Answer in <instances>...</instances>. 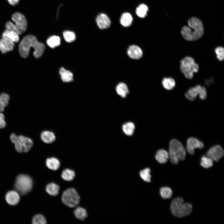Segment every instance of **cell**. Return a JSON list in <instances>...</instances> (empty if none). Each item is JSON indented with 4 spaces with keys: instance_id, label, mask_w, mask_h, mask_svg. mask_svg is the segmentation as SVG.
Returning a JSON list of instances; mask_svg holds the SVG:
<instances>
[{
    "instance_id": "obj_3",
    "label": "cell",
    "mask_w": 224,
    "mask_h": 224,
    "mask_svg": "<svg viewBox=\"0 0 224 224\" xmlns=\"http://www.w3.org/2000/svg\"><path fill=\"white\" fill-rule=\"evenodd\" d=\"M186 151L181 143L177 139L171 140L169 143V157L171 162L177 164L179 160H184L186 157Z\"/></svg>"
},
{
    "instance_id": "obj_20",
    "label": "cell",
    "mask_w": 224,
    "mask_h": 224,
    "mask_svg": "<svg viewBox=\"0 0 224 224\" xmlns=\"http://www.w3.org/2000/svg\"><path fill=\"white\" fill-rule=\"evenodd\" d=\"M133 21V18L131 15L127 12L123 13L120 19L121 24L125 27L130 26L132 24Z\"/></svg>"
},
{
    "instance_id": "obj_21",
    "label": "cell",
    "mask_w": 224,
    "mask_h": 224,
    "mask_svg": "<svg viewBox=\"0 0 224 224\" xmlns=\"http://www.w3.org/2000/svg\"><path fill=\"white\" fill-rule=\"evenodd\" d=\"M47 166L50 169L56 170L59 168L60 163L59 160L54 157L47 158L46 161Z\"/></svg>"
},
{
    "instance_id": "obj_37",
    "label": "cell",
    "mask_w": 224,
    "mask_h": 224,
    "mask_svg": "<svg viewBox=\"0 0 224 224\" xmlns=\"http://www.w3.org/2000/svg\"><path fill=\"white\" fill-rule=\"evenodd\" d=\"M46 223V219L40 214L35 215L32 219V223L33 224H45Z\"/></svg>"
},
{
    "instance_id": "obj_22",
    "label": "cell",
    "mask_w": 224,
    "mask_h": 224,
    "mask_svg": "<svg viewBox=\"0 0 224 224\" xmlns=\"http://www.w3.org/2000/svg\"><path fill=\"white\" fill-rule=\"evenodd\" d=\"M59 72L61 78L63 82H70L73 80V75L70 71L61 68L59 69Z\"/></svg>"
},
{
    "instance_id": "obj_36",
    "label": "cell",
    "mask_w": 224,
    "mask_h": 224,
    "mask_svg": "<svg viewBox=\"0 0 224 224\" xmlns=\"http://www.w3.org/2000/svg\"><path fill=\"white\" fill-rule=\"evenodd\" d=\"M63 38L66 41L70 43L74 41L76 39L75 34L73 32L66 30L63 33Z\"/></svg>"
},
{
    "instance_id": "obj_1",
    "label": "cell",
    "mask_w": 224,
    "mask_h": 224,
    "mask_svg": "<svg viewBox=\"0 0 224 224\" xmlns=\"http://www.w3.org/2000/svg\"><path fill=\"white\" fill-rule=\"evenodd\" d=\"M31 48L34 49L33 55L37 58L41 56L45 49L44 44L38 41L35 36L28 35L24 36L19 44V52L20 55L24 58H27Z\"/></svg>"
},
{
    "instance_id": "obj_39",
    "label": "cell",
    "mask_w": 224,
    "mask_h": 224,
    "mask_svg": "<svg viewBox=\"0 0 224 224\" xmlns=\"http://www.w3.org/2000/svg\"><path fill=\"white\" fill-rule=\"evenodd\" d=\"M199 96V98L202 100H205L207 98V92L206 88L201 86L200 88Z\"/></svg>"
},
{
    "instance_id": "obj_41",
    "label": "cell",
    "mask_w": 224,
    "mask_h": 224,
    "mask_svg": "<svg viewBox=\"0 0 224 224\" xmlns=\"http://www.w3.org/2000/svg\"><path fill=\"white\" fill-rule=\"evenodd\" d=\"M20 0H7L8 2L11 5L14 6L17 4Z\"/></svg>"
},
{
    "instance_id": "obj_18",
    "label": "cell",
    "mask_w": 224,
    "mask_h": 224,
    "mask_svg": "<svg viewBox=\"0 0 224 224\" xmlns=\"http://www.w3.org/2000/svg\"><path fill=\"white\" fill-rule=\"evenodd\" d=\"M201 86L197 85L190 88L185 93V97L190 101L195 100L197 95H199Z\"/></svg>"
},
{
    "instance_id": "obj_13",
    "label": "cell",
    "mask_w": 224,
    "mask_h": 224,
    "mask_svg": "<svg viewBox=\"0 0 224 224\" xmlns=\"http://www.w3.org/2000/svg\"><path fill=\"white\" fill-rule=\"evenodd\" d=\"M19 193L16 191L11 190L8 191L5 195V199L7 202L11 205L17 204L20 200Z\"/></svg>"
},
{
    "instance_id": "obj_8",
    "label": "cell",
    "mask_w": 224,
    "mask_h": 224,
    "mask_svg": "<svg viewBox=\"0 0 224 224\" xmlns=\"http://www.w3.org/2000/svg\"><path fill=\"white\" fill-rule=\"evenodd\" d=\"M80 197L75 189L70 188L63 192L62 200L63 202L69 207L73 208L79 203Z\"/></svg>"
},
{
    "instance_id": "obj_6",
    "label": "cell",
    "mask_w": 224,
    "mask_h": 224,
    "mask_svg": "<svg viewBox=\"0 0 224 224\" xmlns=\"http://www.w3.org/2000/svg\"><path fill=\"white\" fill-rule=\"evenodd\" d=\"M180 69L186 78L191 79L194 77V73L198 72L199 67L192 58L187 56L180 61Z\"/></svg>"
},
{
    "instance_id": "obj_40",
    "label": "cell",
    "mask_w": 224,
    "mask_h": 224,
    "mask_svg": "<svg viewBox=\"0 0 224 224\" xmlns=\"http://www.w3.org/2000/svg\"><path fill=\"white\" fill-rule=\"evenodd\" d=\"M7 125L5 116L2 112H0V129L5 128Z\"/></svg>"
},
{
    "instance_id": "obj_30",
    "label": "cell",
    "mask_w": 224,
    "mask_h": 224,
    "mask_svg": "<svg viewBox=\"0 0 224 224\" xmlns=\"http://www.w3.org/2000/svg\"><path fill=\"white\" fill-rule=\"evenodd\" d=\"M75 175V173L73 170L69 169H66L62 171L61 177L66 181H70L74 179Z\"/></svg>"
},
{
    "instance_id": "obj_34",
    "label": "cell",
    "mask_w": 224,
    "mask_h": 224,
    "mask_svg": "<svg viewBox=\"0 0 224 224\" xmlns=\"http://www.w3.org/2000/svg\"><path fill=\"white\" fill-rule=\"evenodd\" d=\"M160 194L163 198L169 199L172 197V191L171 189L168 187H162L160 189Z\"/></svg>"
},
{
    "instance_id": "obj_26",
    "label": "cell",
    "mask_w": 224,
    "mask_h": 224,
    "mask_svg": "<svg viewBox=\"0 0 224 224\" xmlns=\"http://www.w3.org/2000/svg\"><path fill=\"white\" fill-rule=\"evenodd\" d=\"M10 100L9 95L5 93L0 94V112H3L9 104Z\"/></svg>"
},
{
    "instance_id": "obj_32",
    "label": "cell",
    "mask_w": 224,
    "mask_h": 224,
    "mask_svg": "<svg viewBox=\"0 0 224 224\" xmlns=\"http://www.w3.org/2000/svg\"><path fill=\"white\" fill-rule=\"evenodd\" d=\"M74 214L76 217L80 220H83L87 217L86 210L81 207H77L74 211Z\"/></svg>"
},
{
    "instance_id": "obj_24",
    "label": "cell",
    "mask_w": 224,
    "mask_h": 224,
    "mask_svg": "<svg viewBox=\"0 0 224 224\" xmlns=\"http://www.w3.org/2000/svg\"><path fill=\"white\" fill-rule=\"evenodd\" d=\"M116 90L118 94L123 98L125 97L129 92L127 86L123 82L119 83L117 85Z\"/></svg>"
},
{
    "instance_id": "obj_5",
    "label": "cell",
    "mask_w": 224,
    "mask_h": 224,
    "mask_svg": "<svg viewBox=\"0 0 224 224\" xmlns=\"http://www.w3.org/2000/svg\"><path fill=\"white\" fill-rule=\"evenodd\" d=\"M170 209L172 214L174 216L182 217L191 213L192 206L189 203H184V200L181 198H177L172 201Z\"/></svg>"
},
{
    "instance_id": "obj_16",
    "label": "cell",
    "mask_w": 224,
    "mask_h": 224,
    "mask_svg": "<svg viewBox=\"0 0 224 224\" xmlns=\"http://www.w3.org/2000/svg\"><path fill=\"white\" fill-rule=\"evenodd\" d=\"M18 137L23 146L24 152H27L33 146V141L30 138L23 135H19Z\"/></svg>"
},
{
    "instance_id": "obj_19",
    "label": "cell",
    "mask_w": 224,
    "mask_h": 224,
    "mask_svg": "<svg viewBox=\"0 0 224 224\" xmlns=\"http://www.w3.org/2000/svg\"><path fill=\"white\" fill-rule=\"evenodd\" d=\"M169 158L168 152L165 150L161 149L158 150L155 155L156 160L161 164L166 163Z\"/></svg>"
},
{
    "instance_id": "obj_9",
    "label": "cell",
    "mask_w": 224,
    "mask_h": 224,
    "mask_svg": "<svg viewBox=\"0 0 224 224\" xmlns=\"http://www.w3.org/2000/svg\"><path fill=\"white\" fill-rule=\"evenodd\" d=\"M224 150L219 145H216L211 147L207 152L206 156L213 161H218L223 156Z\"/></svg>"
},
{
    "instance_id": "obj_4",
    "label": "cell",
    "mask_w": 224,
    "mask_h": 224,
    "mask_svg": "<svg viewBox=\"0 0 224 224\" xmlns=\"http://www.w3.org/2000/svg\"><path fill=\"white\" fill-rule=\"evenodd\" d=\"M12 19L14 23L10 21L7 22L5 24L6 29L14 31L19 35L26 31L27 23L24 15L20 12H15L12 15Z\"/></svg>"
},
{
    "instance_id": "obj_7",
    "label": "cell",
    "mask_w": 224,
    "mask_h": 224,
    "mask_svg": "<svg viewBox=\"0 0 224 224\" xmlns=\"http://www.w3.org/2000/svg\"><path fill=\"white\" fill-rule=\"evenodd\" d=\"M33 184V180L30 177L27 175L20 174L16 178L14 187L19 193L25 195L32 189Z\"/></svg>"
},
{
    "instance_id": "obj_29",
    "label": "cell",
    "mask_w": 224,
    "mask_h": 224,
    "mask_svg": "<svg viewBox=\"0 0 224 224\" xmlns=\"http://www.w3.org/2000/svg\"><path fill=\"white\" fill-rule=\"evenodd\" d=\"M47 43L49 47L52 48H54L60 44V38L58 36H52L48 39Z\"/></svg>"
},
{
    "instance_id": "obj_15",
    "label": "cell",
    "mask_w": 224,
    "mask_h": 224,
    "mask_svg": "<svg viewBox=\"0 0 224 224\" xmlns=\"http://www.w3.org/2000/svg\"><path fill=\"white\" fill-rule=\"evenodd\" d=\"M40 138L43 142L47 144L51 143L56 139L54 133L49 130L43 131L40 133Z\"/></svg>"
},
{
    "instance_id": "obj_27",
    "label": "cell",
    "mask_w": 224,
    "mask_h": 224,
    "mask_svg": "<svg viewBox=\"0 0 224 224\" xmlns=\"http://www.w3.org/2000/svg\"><path fill=\"white\" fill-rule=\"evenodd\" d=\"M162 84L164 88L168 90L173 89L175 86V82L172 77H164L162 81Z\"/></svg>"
},
{
    "instance_id": "obj_33",
    "label": "cell",
    "mask_w": 224,
    "mask_h": 224,
    "mask_svg": "<svg viewBox=\"0 0 224 224\" xmlns=\"http://www.w3.org/2000/svg\"><path fill=\"white\" fill-rule=\"evenodd\" d=\"M213 161L212 159L208 156H203L201 158L200 165L204 168H208L213 166Z\"/></svg>"
},
{
    "instance_id": "obj_28",
    "label": "cell",
    "mask_w": 224,
    "mask_h": 224,
    "mask_svg": "<svg viewBox=\"0 0 224 224\" xmlns=\"http://www.w3.org/2000/svg\"><path fill=\"white\" fill-rule=\"evenodd\" d=\"M148 10V7L146 5L141 4L137 7L136 13L139 17L144 18L147 16Z\"/></svg>"
},
{
    "instance_id": "obj_38",
    "label": "cell",
    "mask_w": 224,
    "mask_h": 224,
    "mask_svg": "<svg viewBox=\"0 0 224 224\" xmlns=\"http://www.w3.org/2000/svg\"><path fill=\"white\" fill-rule=\"evenodd\" d=\"M215 52L217 55V58L221 61L223 60L224 59V49L222 46H218L215 49Z\"/></svg>"
},
{
    "instance_id": "obj_17",
    "label": "cell",
    "mask_w": 224,
    "mask_h": 224,
    "mask_svg": "<svg viewBox=\"0 0 224 224\" xmlns=\"http://www.w3.org/2000/svg\"><path fill=\"white\" fill-rule=\"evenodd\" d=\"M10 138L12 142L14 144L16 151L20 153L24 152L23 147L18 136L13 133L10 135Z\"/></svg>"
},
{
    "instance_id": "obj_10",
    "label": "cell",
    "mask_w": 224,
    "mask_h": 224,
    "mask_svg": "<svg viewBox=\"0 0 224 224\" xmlns=\"http://www.w3.org/2000/svg\"><path fill=\"white\" fill-rule=\"evenodd\" d=\"M202 142L194 137H190L187 141L186 150L190 155L194 153V150L196 148L202 149L204 147Z\"/></svg>"
},
{
    "instance_id": "obj_14",
    "label": "cell",
    "mask_w": 224,
    "mask_h": 224,
    "mask_svg": "<svg viewBox=\"0 0 224 224\" xmlns=\"http://www.w3.org/2000/svg\"><path fill=\"white\" fill-rule=\"evenodd\" d=\"M127 54L131 58L138 59L142 56V52L139 47L133 45L130 46L128 49Z\"/></svg>"
},
{
    "instance_id": "obj_35",
    "label": "cell",
    "mask_w": 224,
    "mask_h": 224,
    "mask_svg": "<svg viewBox=\"0 0 224 224\" xmlns=\"http://www.w3.org/2000/svg\"><path fill=\"white\" fill-rule=\"evenodd\" d=\"M151 171L149 168H146L140 172L141 177L145 181L149 182L151 181Z\"/></svg>"
},
{
    "instance_id": "obj_25",
    "label": "cell",
    "mask_w": 224,
    "mask_h": 224,
    "mask_svg": "<svg viewBox=\"0 0 224 224\" xmlns=\"http://www.w3.org/2000/svg\"><path fill=\"white\" fill-rule=\"evenodd\" d=\"M59 186L54 183L52 182L48 184L46 187V190L50 195L56 196L59 193Z\"/></svg>"
},
{
    "instance_id": "obj_31",
    "label": "cell",
    "mask_w": 224,
    "mask_h": 224,
    "mask_svg": "<svg viewBox=\"0 0 224 224\" xmlns=\"http://www.w3.org/2000/svg\"><path fill=\"white\" fill-rule=\"evenodd\" d=\"M122 129L124 132L127 135H132L134 132L135 125L131 122H128L124 124L122 126Z\"/></svg>"
},
{
    "instance_id": "obj_12",
    "label": "cell",
    "mask_w": 224,
    "mask_h": 224,
    "mask_svg": "<svg viewBox=\"0 0 224 224\" xmlns=\"http://www.w3.org/2000/svg\"><path fill=\"white\" fill-rule=\"evenodd\" d=\"M96 21L98 27L101 29L108 28L111 24V21L109 17L103 13H100L97 16Z\"/></svg>"
},
{
    "instance_id": "obj_23",
    "label": "cell",
    "mask_w": 224,
    "mask_h": 224,
    "mask_svg": "<svg viewBox=\"0 0 224 224\" xmlns=\"http://www.w3.org/2000/svg\"><path fill=\"white\" fill-rule=\"evenodd\" d=\"M19 35L15 31L6 29L3 33L2 36L7 37L14 42H18L20 40Z\"/></svg>"
},
{
    "instance_id": "obj_11",
    "label": "cell",
    "mask_w": 224,
    "mask_h": 224,
    "mask_svg": "<svg viewBox=\"0 0 224 224\" xmlns=\"http://www.w3.org/2000/svg\"><path fill=\"white\" fill-rule=\"evenodd\" d=\"M14 46V42L7 38L2 36L0 39V50L2 53L12 50Z\"/></svg>"
},
{
    "instance_id": "obj_2",
    "label": "cell",
    "mask_w": 224,
    "mask_h": 224,
    "mask_svg": "<svg viewBox=\"0 0 224 224\" xmlns=\"http://www.w3.org/2000/svg\"><path fill=\"white\" fill-rule=\"evenodd\" d=\"M189 27L184 26L181 30L183 37L189 41H194L200 39L204 33V28L202 21L195 17L190 18L188 21Z\"/></svg>"
}]
</instances>
